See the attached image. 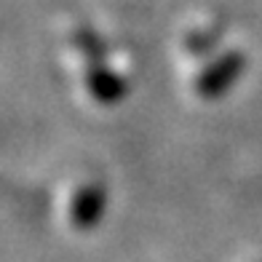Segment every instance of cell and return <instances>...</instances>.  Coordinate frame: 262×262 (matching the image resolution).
I'll use <instances>...</instances> for the list:
<instances>
[{
  "mask_svg": "<svg viewBox=\"0 0 262 262\" xmlns=\"http://www.w3.org/2000/svg\"><path fill=\"white\" fill-rule=\"evenodd\" d=\"M244 70H246V56L241 51H225L201 70L195 80V91L204 99H222L241 80Z\"/></svg>",
  "mask_w": 262,
  "mask_h": 262,
  "instance_id": "obj_2",
  "label": "cell"
},
{
  "mask_svg": "<svg viewBox=\"0 0 262 262\" xmlns=\"http://www.w3.org/2000/svg\"><path fill=\"white\" fill-rule=\"evenodd\" d=\"M104 211H107V190L97 182L83 185L75 193L73 204H70V217H73V225L78 230H94L102 222Z\"/></svg>",
  "mask_w": 262,
  "mask_h": 262,
  "instance_id": "obj_3",
  "label": "cell"
},
{
  "mask_svg": "<svg viewBox=\"0 0 262 262\" xmlns=\"http://www.w3.org/2000/svg\"><path fill=\"white\" fill-rule=\"evenodd\" d=\"M75 46L86 59V86L89 94L99 104H118L126 97V80L104 62V46L97 32L80 30L75 32Z\"/></svg>",
  "mask_w": 262,
  "mask_h": 262,
  "instance_id": "obj_1",
  "label": "cell"
}]
</instances>
